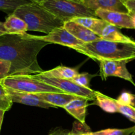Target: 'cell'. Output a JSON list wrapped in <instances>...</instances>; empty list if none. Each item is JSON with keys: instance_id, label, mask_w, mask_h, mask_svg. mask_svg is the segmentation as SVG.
<instances>
[{"instance_id": "d6a6232c", "label": "cell", "mask_w": 135, "mask_h": 135, "mask_svg": "<svg viewBox=\"0 0 135 135\" xmlns=\"http://www.w3.org/2000/svg\"><path fill=\"white\" fill-rule=\"evenodd\" d=\"M28 1H31V2L32 3H36L40 4L41 3L43 2V1H45V0H28Z\"/></svg>"}, {"instance_id": "7c38bea8", "label": "cell", "mask_w": 135, "mask_h": 135, "mask_svg": "<svg viewBox=\"0 0 135 135\" xmlns=\"http://www.w3.org/2000/svg\"><path fill=\"white\" fill-rule=\"evenodd\" d=\"M63 28L75 38L84 44L94 42L101 38L87 28L73 21L65 22Z\"/></svg>"}, {"instance_id": "484cf974", "label": "cell", "mask_w": 135, "mask_h": 135, "mask_svg": "<svg viewBox=\"0 0 135 135\" xmlns=\"http://www.w3.org/2000/svg\"><path fill=\"white\" fill-rule=\"evenodd\" d=\"M11 63L6 61L0 59V80L9 76Z\"/></svg>"}, {"instance_id": "74e56055", "label": "cell", "mask_w": 135, "mask_h": 135, "mask_svg": "<svg viewBox=\"0 0 135 135\" xmlns=\"http://www.w3.org/2000/svg\"><path fill=\"white\" fill-rule=\"evenodd\" d=\"M77 1H79V0H77Z\"/></svg>"}, {"instance_id": "ffe728a7", "label": "cell", "mask_w": 135, "mask_h": 135, "mask_svg": "<svg viewBox=\"0 0 135 135\" xmlns=\"http://www.w3.org/2000/svg\"><path fill=\"white\" fill-rule=\"evenodd\" d=\"M30 3L32 2L28 0H0V11L13 14L18 7Z\"/></svg>"}, {"instance_id": "603a6c76", "label": "cell", "mask_w": 135, "mask_h": 135, "mask_svg": "<svg viewBox=\"0 0 135 135\" xmlns=\"http://www.w3.org/2000/svg\"><path fill=\"white\" fill-rule=\"evenodd\" d=\"M96 76H97V75H92L88 73H78L71 80L80 86L90 88V83L91 80L92 78Z\"/></svg>"}, {"instance_id": "ac0fdd59", "label": "cell", "mask_w": 135, "mask_h": 135, "mask_svg": "<svg viewBox=\"0 0 135 135\" xmlns=\"http://www.w3.org/2000/svg\"><path fill=\"white\" fill-rule=\"evenodd\" d=\"M71 21L87 28L98 36L103 28L108 24V22L97 17H79Z\"/></svg>"}, {"instance_id": "9a60e30c", "label": "cell", "mask_w": 135, "mask_h": 135, "mask_svg": "<svg viewBox=\"0 0 135 135\" xmlns=\"http://www.w3.org/2000/svg\"><path fill=\"white\" fill-rule=\"evenodd\" d=\"M99 36L103 40L110 42H122L135 44V40L127 36L120 31L119 28L115 26L107 24L100 32Z\"/></svg>"}, {"instance_id": "f546056e", "label": "cell", "mask_w": 135, "mask_h": 135, "mask_svg": "<svg viewBox=\"0 0 135 135\" xmlns=\"http://www.w3.org/2000/svg\"><path fill=\"white\" fill-rule=\"evenodd\" d=\"M131 17V22L133 25V28L135 29V13H129Z\"/></svg>"}, {"instance_id": "e575fe53", "label": "cell", "mask_w": 135, "mask_h": 135, "mask_svg": "<svg viewBox=\"0 0 135 135\" xmlns=\"http://www.w3.org/2000/svg\"><path fill=\"white\" fill-rule=\"evenodd\" d=\"M8 34V33L5 32H2V31H0V36L2 35H4V34Z\"/></svg>"}, {"instance_id": "4fadbf2b", "label": "cell", "mask_w": 135, "mask_h": 135, "mask_svg": "<svg viewBox=\"0 0 135 135\" xmlns=\"http://www.w3.org/2000/svg\"><path fill=\"white\" fill-rule=\"evenodd\" d=\"M35 96L39 99L54 105L55 108H64L66 105L73 100L80 98L81 97L69 94L67 93H57V92H47V93L35 94Z\"/></svg>"}, {"instance_id": "5b68a950", "label": "cell", "mask_w": 135, "mask_h": 135, "mask_svg": "<svg viewBox=\"0 0 135 135\" xmlns=\"http://www.w3.org/2000/svg\"><path fill=\"white\" fill-rule=\"evenodd\" d=\"M0 83L6 88L25 93L34 94L47 92L63 93L60 90L34 79L31 75L8 76L0 80Z\"/></svg>"}, {"instance_id": "6da1fadb", "label": "cell", "mask_w": 135, "mask_h": 135, "mask_svg": "<svg viewBox=\"0 0 135 135\" xmlns=\"http://www.w3.org/2000/svg\"><path fill=\"white\" fill-rule=\"evenodd\" d=\"M50 44L33 39L29 34H6L0 36V59L11 63L9 76L32 75L42 73L38 62V54Z\"/></svg>"}, {"instance_id": "f1b7e54d", "label": "cell", "mask_w": 135, "mask_h": 135, "mask_svg": "<svg viewBox=\"0 0 135 135\" xmlns=\"http://www.w3.org/2000/svg\"><path fill=\"white\" fill-rule=\"evenodd\" d=\"M5 111L0 109V131H1V125H2V123H3V117H4V114H5Z\"/></svg>"}, {"instance_id": "836d02e7", "label": "cell", "mask_w": 135, "mask_h": 135, "mask_svg": "<svg viewBox=\"0 0 135 135\" xmlns=\"http://www.w3.org/2000/svg\"><path fill=\"white\" fill-rule=\"evenodd\" d=\"M132 106L135 108V94H133V103H132Z\"/></svg>"}, {"instance_id": "d6986e66", "label": "cell", "mask_w": 135, "mask_h": 135, "mask_svg": "<svg viewBox=\"0 0 135 135\" xmlns=\"http://www.w3.org/2000/svg\"><path fill=\"white\" fill-rule=\"evenodd\" d=\"M95 100L96 104L107 113L118 112V104L115 99L107 96L98 91H95Z\"/></svg>"}, {"instance_id": "ba28073f", "label": "cell", "mask_w": 135, "mask_h": 135, "mask_svg": "<svg viewBox=\"0 0 135 135\" xmlns=\"http://www.w3.org/2000/svg\"><path fill=\"white\" fill-rule=\"evenodd\" d=\"M131 60H100V76L102 80L109 76H116L130 82L135 86L131 74L127 68V64Z\"/></svg>"}, {"instance_id": "9c48e42d", "label": "cell", "mask_w": 135, "mask_h": 135, "mask_svg": "<svg viewBox=\"0 0 135 135\" xmlns=\"http://www.w3.org/2000/svg\"><path fill=\"white\" fill-rule=\"evenodd\" d=\"M96 17L102 19L108 24L115 26L119 28H133L131 17L127 13L110 11L105 10H97L95 11Z\"/></svg>"}, {"instance_id": "1f68e13d", "label": "cell", "mask_w": 135, "mask_h": 135, "mask_svg": "<svg viewBox=\"0 0 135 135\" xmlns=\"http://www.w3.org/2000/svg\"><path fill=\"white\" fill-rule=\"evenodd\" d=\"M0 31L5 32H7L5 31V28H4L3 22H0Z\"/></svg>"}, {"instance_id": "7a4b0ae2", "label": "cell", "mask_w": 135, "mask_h": 135, "mask_svg": "<svg viewBox=\"0 0 135 135\" xmlns=\"http://www.w3.org/2000/svg\"><path fill=\"white\" fill-rule=\"evenodd\" d=\"M79 52L97 61L102 59L133 61L135 59V44L110 42L100 38L84 44Z\"/></svg>"}, {"instance_id": "e0dca14e", "label": "cell", "mask_w": 135, "mask_h": 135, "mask_svg": "<svg viewBox=\"0 0 135 135\" xmlns=\"http://www.w3.org/2000/svg\"><path fill=\"white\" fill-rule=\"evenodd\" d=\"M79 72H78L77 69L60 65L49 71H43L40 74L46 77L71 80Z\"/></svg>"}, {"instance_id": "52a82bcc", "label": "cell", "mask_w": 135, "mask_h": 135, "mask_svg": "<svg viewBox=\"0 0 135 135\" xmlns=\"http://www.w3.org/2000/svg\"><path fill=\"white\" fill-rule=\"evenodd\" d=\"M29 37L33 39L42 40L49 44H56L69 47L79 51L84 44V42L75 38L63 26L54 29L45 36H34L29 34Z\"/></svg>"}, {"instance_id": "8fae6325", "label": "cell", "mask_w": 135, "mask_h": 135, "mask_svg": "<svg viewBox=\"0 0 135 135\" xmlns=\"http://www.w3.org/2000/svg\"><path fill=\"white\" fill-rule=\"evenodd\" d=\"M6 90L13 103H18L24 105L39 107L46 109H48L50 108H55L54 105L39 99L35 96L34 94L17 92L9 88H6Z\"/></svg>"}, {"instance_id": "5bb4252c", "label": "cell", "mask_w": 135, "mask_h": 135, "mask_svg": "<svg viewBox=\"0 0 135 135\" xmlns=\"http://www.w3.org/2000/svg\"><path fill=\"white\" fill-rule=\"evenodd\" d=\"M89 100L84 98L73 100L63 108L66 112L75 117L80 123L85 124V119L86 115V109L88 106Z\"/></svg>"}, {"instance_id": "44dd1931", "label": "cell", "mask_w": 135, "mask_h": 135, "mask_svg": "<svg viewBox=\"0 0 135 135\" xmlns=\"http://www.w3.org/2000/svg\"><path fill=\"white\" fill-rule=\"evenodd\" d=\"M135 131V126L127 129H107L96 132H90L92 135H132Z\"/></svg>"}, {"instance_id": "8d00e7d4", "label": "cell", "mask_w": 135, "mask_h": 135, "mask_svg": "<svg viewBox=\"0 0 135 135\" xmlns=\"http://www.w3.org/2000/svg\"><path fill=\"white\" fill-rule=\"evenodd\" d=\"M88 134H89V135H92V134H90V132H88Z\"/></svg>"}, {"instance_id": "4316f807", "label": "cell", "mask_w": 135, "mask_h": 135, "mask_svg": "<svg viewBox=\"0 0 135 135\" xmlns=\"http://www.w3.org/2000/svg\"><path fill=\"white\" fill-rule=\"evenodd\" d=\"M129 13H135V0H123Z\"/></svg>"}, {"instance_id": "d4e9b609", "label": "cell", "mask_w": 135, "mask_h": 135, "mask_svg": "<svg viewBox=\"0 0 135 135\" xmlns=\"http://www.w3.org/2000/svg\"><path fill=\"white\" fill-rule=\"evenodd\" d=\"M133 100V94L129 92H123L120 94L116 101L119 104L125 105H131Z\"/></svg>"}, {"instance_id": "3957f363", "label": "cell", "mask_w": 135, "mask_h": 135, "mask_svg": "<svg viewBox=\"0 0 135 135\" xmlns=\"http://www.w3.org/2000/svg\"><path fill=\"white\" fill-rule=\"evenodd\" d=\"M13 14L26 22L28 31L40 32L48 34L54 29L62 27L64 25L63 21L36 3L21 5L15 10Z\"/></svg>"}, {"instance_id": "d590c367", "label": "cell", "mask_w": 135, "mask_h": 135, "mask_svg": "<svg viewBox=\"0 0 135 135\" xmlns=\"http://www.w3.org/2000/svg\"><path fill=\"white\" fill-rule=\"evenodd\" d=\"M132 135H135V131L134 132V133H133V134H132Z\"/></svg>"}, {"instance_id": "30bf717a", "label": "cell", "mask_w": 135, "mask_h": 135, "mask_svg": "<svg viewBox=\"0 0 135 135\" xmlns=\"http://www.w3.org/2000/svg\"><path fill=\"white\" fill-rule=\"evenodd\" d=\"M84 6L92 11H110L129 14L123 0H79Z\"/></svg>"}, {"instance_id": "4dcf8cb0", "label": "cell", "mask_w": 135, "mask_h": 135, "mask_svg": "<svg viewBox=\"0 0 135 135\" xmlns=\"http://www.w3.org/2000/svg\"><path fill=\"white\" fill-rule=\"evenodd\" d=\"M70 135H89L88 133H76V132H70Z\"/></svg>"}, {"instance_id": "2e32d148", "label": "cell", "mask_w": 135, "mask_h": 135, "mask_svg": "<svg viewBox=\"0 0 135 135\" xmlns=\"http://www.w3.org/2000/svg\"><path fill=\"white\" fill-rule=\"evenodd\" d=\"M3 25L5 31L8 34H24L28 31L26 22L13 14L9 15L3 22Z\"/></svg>"}, {"instance_id": "83f0119b", "label": "cell", "mask_w": 135, "mask_h": 135, "mask_svg": "<svg viewBox=\"0 0 135 135\" xmlns=\"http://www.w3.org/2000/svg\"><path fill=\"white\" fill-rule=\"evenodd\" d=\"M47 135H70V132L63 129H55L50 132Z\"/></svg>"}, {"instance_id": "cb8c5ba5", "label": "cell", "mask_w": 135, "mask_h": 135, "mask_svg": "<svg viewBox=\"0 0 135 135\" xmlns=\"http://www.w3.org/2000/svg\"><path fill=\"white\" fill-rule=\"evenodd\" d=\"M118 112L135 123V108L132 105H121L118 104Z\"/></svg>"}, {"instance_id": "277c9868", "label": "cell", "mask_w": 135, "mask_h": 135, "mask_svg": "<svg viewBox=\"0 0 135 135\" xmlns=\"http://www.w3.org/2000/svg\"><path fill=\"white\" fill-rule=\"evenodd\" d=\"M40 5L64 22L79 17H96L94 11L77 0H45Z\"/></svg>"}, {"instance_id": "8992f818", "label": "cell", "mask_w": 135, "mask_h": 135, "mask_svg": "<svg viewBox=\"0 0 135 135\" xmlns=\"http://www.w3.org/2000/svg\"><path fill=\"white\" fill-rule=\"evenodd\" d=\"M34 79L41 80L49 85L60 90L64 93L75 95L79 97L84 98L88 100H95V91L90 88L80 86L70 79H59L55 78L46 77L42 75H31Z\"/></svg>"}, {"instance_id": "7402d4cb", "label": "cell", "mask_w": 135, "mask_h": 135, "mask_svg": "<svg viewBox=\"0 0 135 135\" xmlns=\"http://www.w3.org/2000/svg\"><path fill=\"white\" fill-rule=\"evenodd\" d=\"M12 102L10 97L7 93L6 88L0 83V109L7 112L12 107Z\"/></svg>"}]
</instances>
